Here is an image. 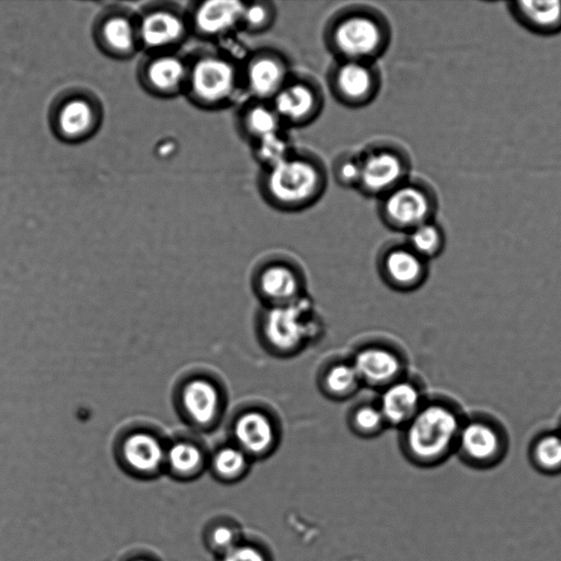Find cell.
I'll return each mask as SVG.
<instances>
[{
  "label": "cell",
  "instance_id": "cell-17",
  "mask_svg": "<svg viewBox=\"0 0 561 561\" xmlns=\"http://www.w3.org/2000/svg\"><path fill=\"white\" fill-rule=\"evenodd\" d=\"M351 362L362 385L379 390L401 379L405 366L397 351L380 344L360 347Z\"/></svg>",
  "mask_w": 561,
  "mask_h": 561
},
{
  "label": "cell",
  "instance_id": "cell-18",
  "mask_svg": "<svg viewBox=\"0 0 561 561\" xmlns=\"http://www.w3.org/2000/svg\"><path fill=\"white\" fill-rule=\"evenodd\" d=\"M254 290L265 307L288 305L305 297L301 275L286 262L263 265L255 276Z\"/></svg>",
  "mask_w": 561,
  "mask_h": 561
},
{
  "label": "cell",
  "instance_id": "cell-15",
  "mask_svg": "<svg viewBox=\"0 0 561 561\" xmlns=\"http://www.w3.org/2000/svg\"><path fill=\"white\" fill-rule=\"evenodd\" d=\"M244 2L237 0L193 1L186 14L191 34L204 41H219L240 30Z\"/></svg>",
  "mask_w": 561,
  "mask_h": 561
},
{
  "label": "cell",
  "instance_id": "cell-32",
  "mask_svg": "<svg viewBox=\"0 0 561 561\" xmlns=\"http://www.w3.org/2000/svg\"><path fill=\"white\" fill-rule=\"evenodd\" d=\"M277 16V9L272 1L244 2L240 31L251 35L261 34L270 30Z\"/></svg>",
  "mask_w": 561,
  "mask_h": 561
},
{
  "label": "cell",
  "instance_id": "cell-22",
  "mask_svg": "<svg viewBox=\"0 0 561 561\" xmlns=\"http://www.w3.org/2000/svg\"><path fill=\"white\" fill-rule=\"evenodd\" d=\"M508 11L526 30L538 35L561 32V0H519L508 2Z\"/></svg>",
  "mask_w": 561,
  "mask_h": 561
},
{
  "label": "cell",
  "instance_id": "cell-27",
  "mask_svg": "<svg viewBox=\"0 0 561 561\" xmlns=\"http://www.w3.org/2000/svg\"><path fill=\"white\" fill-rule=\"evenodd\" d=\"M253 461L234 444L219 448L213 456L210 467L215 477L225 483H236L250 471Z\"/></svg>",
  "mask_w": 561,
  "mask_h": 561
},
{
  "label": "cell",
  "instance_id": "cell-19",
  "mask_svg": "<svg viewBox=\"0 0 561 561\" xmlns=\"http://www.w3.org/2000/svg\"><path fill=\"white\" fill-rule=\"evenodd\" d=\"M383 280L393 289L410 291L417 288L426 274V260L405 242L387 247L379 259Z\"/></svg>",
  "mask_w": 561,
  "mask_h": 561
},
{
  "label": "cell",
  "instance_id": "cell-4",
  "mask_svg": "<svg viewBox=\"0 0 561 561\" xmlns=\"http://www.w3.org/2000/svg\"><path fill=\"white\" fill-rule=\"evenodd\" d=\"M401 431V448L408 460L430 467L439 463L450 451L459 435V421L448 407L427 403Z\"/></svg>",
  "mask_w": 561,
  "mask_h": 561
},
{
  "label": "cell",
  "instance_id": "cell-11",
  "mask_svg": "<svg viewBox=\"0 0 561 561\" xmlns=\"http://www.w3.org/2000/svg\"><path fill=\"white\" fill-rule=\"evenodd\" d=\"M92 38L99 50L117 60H126L141 50L137 12L119 4L102 9L92 24Z\"/></svg>",
  "mask_w": 561,
  "mask_h": 561
},
{
  "label": "cell",
  "instance_id": "cell-33",
  "mask_svg": "<svg viewBox=\"0 0 561 561\" xmlns=\"http://www.w3.org/2000/svg\"><path fill=\"white\" fill-rule=\"evenodd\" d=\"M331 173L337 185L357 190L360 181L359 153L344 152L337 156L332 163Z\"/></svg>",
  "mask_w": 561,
  "mask_h": 561
},
{
  "label": "cell",
  "instance_id": "cell-24",
  "mask_svg": "<svg viewBox=\"0 0 561 561\" xmlns=\"http://www.w3.org/2000/svg\"><path fill=\"white\" fill-rule=\"evenodd\" d=\"M182 401L191 419L199 424L214 422L221 408L218 388L206 379H193L183 389Z\"/></svg>",
  "mask_w": 561,
  "mask_h": 561
},
{
  "label": "cell",
  "instance_id": "cell-28",
  "mask_svg": "<svg viewBox=\"0 0 561 561\" xmlns=\"http://www.w3.org/2000/svg\"><path fill=\"white\" fill-rule=\"evenodd\" d=\"M253 159L261 169L272 167L287 158L296 148L285 129L250 145Z\"/></svg>",
  "mask_w": 561,
  "mask_h": 561
},
{
  "label": "cell",
  "instance_id": "cell-3",
  "mask_svg": "<svg viewBox=\"0 0 561 561\" xmlns=\"http://www.w3.org/2000/svg\"><path fill=\"white\" fill-rule=\"evenodd\" d=\"M241 62L220 48H201L187 55L184 95L196 107L219 111L242 90Z\"/></svg>",
  "mask_w": 561,
  "mask_h": 561
},
{
  "label": "cell",
  "instance_id": "cell-36",
  "mask_svg": "<svg viewBox=\"0 0 561 561\" xmlns=\"http://www.w3.org/2000/svg\"><path fill=\"white\" fill-rule=\"evenodd\" d=\"M221 561H272V558L259 543L242 540L225 553Z\"/></svg>",
  "mask_w": 561,
  "mask_h": 561
},
{
  "label": "cell",
  "instance_id": "cell-30",
  "mask_svg": "<svg viewBox=\"0 0 561 561\" xmlns=\"http://www.w3.org/2000/svg\"><path fill=\"white\" fill-rule=\"evenodd\" d=\"M348 424L356 435L364 438L378 436L388 426L377 402L356 405L350 413Z\"/></svg>",
  "mask_w": 561,
  "mask_h": 561
},
{
  "label": "cell",
  "instance_id": "cell-14",
  "mask_svg": "<svg viewBox=\"0 0 561 561\" xmlns=\"http://www.w3.org/2000/svg\"><path fill=\"white\" fill-rule=\"evenodd\" d=\"M186 78L187 55L179 50L146 53L137 67L140 87L159 99L184 94Z\"/></svg>",
  "mask_w": 561,
  "mask_h": 561
},
{
  "label": "cell",
  "instance_id": "cell-16",
  "mask_svg": "<svg viewBox=\"0 0 561 561\" xmlns=\"http://www.w3.org/2000/svg\"><path fill=\"white\" fill-rule=\"evenodd\" d=\"M233 444L252 460L270 457L279 443V430L274 417L259 408L242 411L232 424Z\"/></svg>",
  "mask_w": 561,
  "mask_h": 561
},
{
  "label": "cell",
  "instance_id": "cell-21",
  "mask_svg": "<svg viewBox=\"0 0 561 561\" xmlns=\"http://www.w3.org/2000/svg\"><path fill=\"white\" fill-rule=\"evenodd\" d=\"M236 126L240 136L250 145L286 129L270 101L250 98L238 108Z\"/></svg>",
  "mask_w": 561,
  "mask_h": 561
},
{
  "label": "cell",
  "instance_id": "cell-13",
  "mask_svg": "<svg viewBox=\"0 0 561 561\" xmlns=\"http://www.w3.org/2000/svg\"><path fill=\"white\" fill-rule=\"evenodd\" d=\"M242 88L250 99L271 101L293 75L290 62L283 51L261 47L241 62Z\"/></svg>",
  "mask_w": 561,
  "mask_h": 561
},
{
  "label": "cell",
  "instance_id": "cell-5",
  "mask_svg": "<svg viewBox=\"0 0 561 561\" xmlns=\"http://www.w3.org/2000/svg\"><path fill=\"white\" fill-rule=\"evenodd\" d=\"M320 323L306 297L283 306L265 307L260 335L266 348L279 356L302 351L319 335Z\"/></svg>",
  "mask_w": 561,
  "mask_h": 561
},
{
  "label": "cell",
  "instance_id": "cell-26",
  "mask_svg": "<svg viewBox=\"0 0 561 561\" xmlns=\"http://www.w3.org/2000/svg\"><path fill=\"white\" fill-rule=\"evenodd\" d=\"M322 392L333 400L353 397L363 386L351 360H340L328 365L320 376Z\"/></svg>",
  "mask_w": 561,
  "mask_h": 561
},
{
  "label": "cell",
  "instance_id": "cell-7",
  "mask_svg": "<svg viewBox=\"0 0 561 561\" xmlns=\"http://www.w3.org/2000/svg\"><path fill=\"white\" fill-rule=\"evenodd\" d=\"M377 213L390 230L404 234L417 226L433 220L438 199L433 187L421 179L408 180L377 199Z\"/></svg>",
  "mask_w": 561,
  "mask_h": 561
},
{
  "label": "cell",
  "instance_id": "cell-8",
  "mask_svg": "<svg viewBox=\"0 0 561 561\" xmlns=\"http://www.w3.org/2000/svg\"><path fill=\"white\" fill-rule=\"evenodd\" d=\"M360 181L357 191L380 198L411 176V158L399 144L376 141L359 152Z\"/></svg>",
  "mask_w": 561,
  "mask_h": 561
},
{
  "label": "cell",
  "instance_id": "cell-2",
  "mask_svg": "<svg viewBox=\"0 0 561 561\" xmlns=\"http://www.w3.org/2000/svg\"><path fill=\"white\" fill-rule=\"evenodd\" d=\"M392 28L377 8L350 4L335 11L325 23L323 42L334 59L376 62L388 50Z\"/></svg>",
  "mask_w": 561,
  "mask_h": 561
},
{
  "label": "cell",
  "instance_id": "cell-23",
  "mask_svg": "<svg viewBox=\"0 0 561 561\" xmlns=\"http://www.w3.org/2000/svg\"><path fill=\"white\" fill-rule=\"evenodd\" d=\"M122 455L127 467L138 474H153L165 455L160 442L150 434L135 433L123 444Z\"/></svg>",
  "mask_w": 561,
  "mask_h": 561
},
{
  "label": "cell",
  "instance_id": "cell-6",
  "mask_svg": "<svg viewBox=\"0 0 561 561\" xmlns=\"http://www.w3.org/2000/svg\"><path fill=\"white\" fill-rule=\"evenodd\" d=\"M99 98L82 88L64 90L53 101L48 122L54 136L65 144H81L92 138L103 123Z\"/></svg>",
  "mask_w": 561,
  "mask_h": 561
},
{
  "label": "cell",
  "instance_id": "cell-20",
  "mask_svg": "<svg viewBox=\"0 0 561 561\" xmlns=\"http://www.w3.org/2000/svg\"><path fill=\"white\" fill-rule=\"evenodd\" d=\"M377 404L388 426L402 428L423 405L420 388L401 378L380 390Z\"/></svg>",
  "mask_w": 561,
  "mask_h": 561
},
{
  "label": "cell",
  "instance_id": "cell-25",
  "mask_svg": "<svg viewBox=\"0 0 561 561\" xmlns=\"http://www.w3.org/2000/svg\"><path fill=\"white\" fill-rule=\"evenodd\" d=\"M458 438L463 456L476 465L491 463L501 450L497 433L484 423H469L461 430Z\"/></svg>",
  "mask_w": 561,
  "mask_h": 561
},
{
  "label": "cell",
  "instance_id": "cell-9",
  "mask_svg": "<svg viewBox=\"0 0 561 561\" xmlns=\"http://www.w3.org/2000/svg\"><path fill=\"white\" fill-rule=\"evenodd\" d=\"M138 35L145 53L175 51L191 36L186 9L170 1L149 2L137 11Z\"/></svg>",
  "mask_w": 561,
  "mask_h": 561
},
{
  "label": "cell",
  "instance_id": "cell-12",
  "mask_svg": "<svg viewBox=\"0 0 561 561\" xmlns=\"http://www.w3.org/2000/svg\"><path fill=\"white\" fill-rule=\"evenodd\" d=\"M270 102L285 128H299L310 125L320 116L324 93L313 77L293 72Z\"/></svg>",
  "mask_w": 561,
  "mask_h": 561
},
{
  "label": "cell",
  "instance_id": "cell-37",
  "mask_svg": "<svg viewBox=\"0 0 561 561\" xmlns=\"http://www.w3.org/2000/svg\"><path fill=\"white\" fill-rule=\"evenodd\" d=\"M133 561H149V560H146V559H136V560H133Z\"/></svg>",
  "mask_w": 561,
  "mask_h": 561
},
{
  "label": "cell",
  "instance_id": "cell-29",
  "mask_svg": "<svg viewBox=\"0 0 561 561\" xmlns=\"http://www.w3.org/2000/svg\"><path fill=\"white\" fill-rule=\"evenodd\" d=\"M405 243L424 260L439 254L445 236L442 227L433 219L405 233Z\"/></svg>",
  "mask_w": 561,
  "mask_h": 561
},
{
  "label": "cell",
  "instance_id": "cell-10",
  "mask_svg": "<svg viewBox=\"0 0 561 561\" xmlns=\"http://www.w3.org/2000/svg\"><path fill=\"white\" fill-rule=\"evenodd\" d=\"M381 82L377 64L370 61L334 59L327 72L332 98L350 108L369 105L379 94Z\"/></svg>",
  "mask_w": 561,
  "mask_h": 561
},
{
  "label": "cell",
  "instance_id": "cell-1",
  "mask_svg": "<svg viewBox=\"0 0 561 561\" xmlns=\"http://www.w3.org/2000/svg\"><path fill=\"white\" fill-rule=\"evenodd\" d=\"M329 172L323 160L309 150L295 149L280 162L261 169L257 188L262 199L283 213L312 207L327 191Z\"/></svg>",
  "mask_w": 561,
  "mask_h": 561
},
{
  "label": "cell",
  "instance_id": "cell-31",
  "mask_svg": "<svg viewBox=\"0 0 561 561\" xmlns=\"http://www.w3.org/2000/svg\"><path fill=\"white\" fill-rule=\"evenodd\" d=\"M167 460L172 472L183 478L196 476L204 465L201 449L185 442L174 444L167 454Z\"/></svg>",
  "mask_w": 561,
  "mask_h": 561
},
{
  "label": "cell",
  "instance_id": "cell-34",
  "mask_svg": "<svg viewBox=\"0 0 561 561\" xmlns=\"http://www.w3.org/2000/svg\"><path fill=\"white\" fill-rule=\"evenodd\" d=\"M534 459L536 465L547 472L561 469V436L547 435L535 446Z\"/></svg>",
  "mask_w": 561,
  "mask_h": 561
},
{
  "label": "cell",
  "instance_id": "cell-35",
  "mask_svg": "<svg viewBox=\"0 0 561 561\" xmlns=\"http://www.w3.org/2000/svg\"><path fill=\"white\" fill-rule=\"evenodd\" d=\"M238 527L232 524L220 523L210 528L207 542L209 547L221 557L243 539Z\"/></svg>",
  "mask_w": 561,
  "mask_h": 561
}]
</instances>
